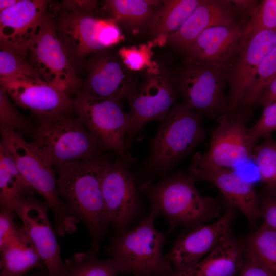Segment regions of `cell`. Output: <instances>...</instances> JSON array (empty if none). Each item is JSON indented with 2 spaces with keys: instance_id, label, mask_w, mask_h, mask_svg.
I'll use <instances>...</instances> for the list:
<instances>
[{
  "instance_id": "1",
  "label": "cell",
  "mask_w": 276,
  "mask_h": 276,
  "mask_svg": "<svg viewBox=\"0 0 276 276\" xmlns=\"http://www.w3.org/2000/svg\"><path fill=\"white\" fill-rule=\"evenodd\" d=\"M96 1H63L51 5L57 35L76 68L84 65L92 54L109 49L123 39L119 24L110 17L97 16Z\"/></svg>"
},
{
  "instance_id": "2",
  "label": "cell",
  "mask_w": 276,
  "mask_h": 276,
  "mask_svg": "<svg viewBox=\"0 0 276 276\" xmlns=\"http://www.w3.org/2000/svg\"><path fill=\"white\" fill-rule=\"evenodd\" d=\"M108 162L101 156L55 167L58 193L74 216L86 226L91 240L89 251L96 255L110 224L102 190V173Z\"/></svg>"
},
{
  "instance_id": "3",
  "label": "cell",
  "mask_w": 276,
  "mask_h": 276,
  "mask_svg": "<svg viewBox=\"0 0 276 276\" xmlns=\"http://www.w3.org/2000/svg\"><path fill=\"white\" fill-rule=\"evenodd\" d=\"M0 134V145L12 157L30 187L42 197L53 213L56 234L64 237L74 233L79 220L58 193L55 166L33 142H27L21 134L1 127Z\"/></svg>"
},
{
  "instance_id": "4",
  "label": "cell",
  "mask_w": 276,
  "mask_h": 276,
  "mask_svg": "<svg viewBox=\"0 0 276 276\" xmlns=\"http://www.w3.org/2000/svg\"><path fill=\"white\" fill-rule=\"evenodd\" d=\"M195 182L188 174L179 171L160 182L147 181L139 187L149 200L151 210L165 217L172 229L203 224L220 215L222 208L219 202L203 197Z\"/></svg>"
},
{
  "instance_id": "5",
  "label": "cell",
  "mask_w": 276,
  "mask_h": 276,
  "mask_svg": "<svg viewBox=\"0 0 276 276\" xmlns=\"http://www.w3.org/2000/svg\"><path fill=\"white\" fill-rule=\"evenodd\" d=\"M158 215L152 210L133 228L116 234L105 247L107 253L122 266L124 274L168 276L174 271L163 254L166 234L156 229Z\"/></svg>"
},
{
  "instance_id": "6",
  "label": "cell",
  "mask_w": 276,
  "mask_h": 276,
  "mask_svg": "<svg viewBox=\"0 0 276 276\" xmlns=\"http://www.w3.org/2000/svg\"><path fill=\"white\" fill-rule=\"evenodd\" d=\"M202 117L183 103L174 105L151 142V171L165 175L203 141Z\"/></svg>"
},
{
  "instance_id": "7",
  "label": "cell",
  "mask_w": 276,
  "mask_h": 276,
  "mask_svg": "<svg viewBox=\"0 0 276 276\" xmlns=\"http://www.w3.org/2000/svg\"><path fill=\"white\" fill-rule=\"evenodd\" d=\"M73 112H62L40 118L33 142L55 166L102 156L103 151Z\"/></svg>"
},
{
  "instance_id": "8",
  "label": "cell",
  "mask_w": 276,
  "mask_h": 276,
  "mask_svg": "<svg viewBox=\"0 0 276 276\" xmlns=\"http://www.w3.org/2000/svg\"><path fill=\"white\" fill-rule=\"evenodd\" d=\"M182 103L192 110L217 120L228 112L226 81L217 66L185 60L172 70Z\"/></svg>"
},
{
  "instance_id": "9",
  "label": "cell",
  "mask_w": 276,
  "mask_h": 276,
  "mask_svg": "<svg viewBox=\"0 0 276 276\" xmlns=\"http://www.w3.org/2000/svg\"><path fill=\"white\" fill-rule=\"evenodd\" d=\"M75 96L73 113L100 148L114 151L131 163L132 159L126 144L129 116L120 101L95 97L81 90Z\"/></svg>"
},
{
  "instance_id": "10",
  "label": "cell",
  "mask_w": 276,
  "mask_h": 276,
  "mask_svg": "<svg viewBox=\"0 0 276 276\" xmlns=\"http://www.w3.org/2000/svg\"><path fill=\"white\" fill-rule=\"evenodd\" d=\"M172 70L157 66L144 72L141 83L129 102V125L126 137L129 149L134 136L152 121H163L178 96Z\"/></svg>"
},
{
  "instance_id": "11",
  "label": "cell",
  "mask_w": 276,
  "mask_h": 276,
  "mask_svg": "<svg viewBox=\"0 0 276 276\" xmlns=\"http://www.w3.org/2000/svg\"><path fill=\"white\" fill-rule=\"evenodd\" d=\"M25 57L49 84L68 95H75L80 89L82 81L58 39L49 9L29 44Z\"/></svg>"
},
{
  "instance_id": "12",
  "label": "cell",
  "mask_w": 276,
  "mask_h": 276,
  "mask_svg": "<svg viewBox=\"0 0 276 276\" xmlns=\"http://www.w3.org/2000/svg\"><path fill=\"white\" fill-rule=\"evenodd\" d=\"M128 161L120 157L109 162L102 176V190L110 224L116 234L123 233L141 214L143 206L139 187Z\"/></svg>"
},
{
  "instance_id": "13",
  "label": "cell",
  "mask_w": 276,
  "mask_h": 276,
  "mask_svg": "<svg viewBox=\"0 0 276 276\" xmlns=\"http://www.w3.org/2000/svg\"><path fill=\"white\" fill-rule=\"evenodd\" d=\"M83 66L85 78L79 90L95 97L131 101L138 87L135 73L109 49L90 55Z\"/></svg>"
},
{
  "instance_id": "14",
  "label": "cell",
  "mask_w": 276,
  "mask_h": 276,
  "mask_svg": "<svg viewBox=\"0 0 276 276\" xmlns=\"http://www.w3.org/2000/svg\"><path fill=\"white\" fill-rule=\"evenodd\" d=\"M211 134L210 147L204 153L197 152L190 165L232 169L252 159L256 145L251 140L244 118L224 115Z\"/></svg>"
},
{
  "instance_id": "15",
  "label": "cell",
  "mask_w": 276,
  "mask_h": 276,
  "mask_svg": "<svg viewBox=\"0 0 276 276\" xmlns=\"http://www.w3.org/2000/svg\"><path fill=\"white\" fill-rule=\"evenodd\" d=\"M225 211L216 221L201 224L185 229L177 237L166 259L175 272L188 269L216 247L232 231L236 209L225 202Z\"/></svg>"
},
{
  "instance_id": "16",
  "label": "cell",
  "mask_w": 276,
  "mask_h": 276,
  "mask_svg": "<svg viewBox=\"0 0 276 276\" xmlns=\"http://www.w3.org/2000/svg\"><path fill=\"white\" fill-rule=\"evenodd\" d=\"M13 210L40 255L50 276H65V263L43 201L30 196L15 203Z\"/></svg>"
},
{
  "instance_id": "17",
  "label": "cell",
  "mask_w": 276,
  "mask_h": 276,
  "mask_svg": "<svg viewBox=\"0 0 276 276\" xmlns=\"http://www.w3.org/2000/svg\"><path fill=\"white\" fill-rule=\"evenodd\" d=\"M275 47L276 29L260 31L247 38L233 63L223 71L229 85L226 115L236 116L259 65Z\"/></svg>"
},
{
  "instance_id": "18",
  "label": "cell",
  "mask_w": 276,
  "mask_h": 276,
  "mask_svg": "<svg viewBox=\"0 0 276 276\" xmlns=\"http://www.w3.org/2000/svg\"><path fill=\"white\" fill-rule=\"evenodd\" d=\"M248 20L242 19L230 25L206 29L185 54V60L211 64L224 71L233 63L248 38Z\"/></svg>"
},
{
  "instance_id": "19",
  "label": "cell",
  "mask_w": 276,
  "mask_h": 276,
  "mask_svg": "<svg viewBox=\"0 0 276 276\" xmlns=\"http://www.w3.org/2000/svg\"><path fill=\"white\" fill-rule=\"evenodd\" d=\"M187 174L195 181H206L214 185L225 202L240 211L252 226L261 218L258 196L254 186L232 169L190 165Z\"/></svg>"
},
{
  "instance_id": "20",
  "label": "cell",
  "mask_w": 276,
  "mask_h": 276,
  "mask_svg": "<svg viewBox=\"0 0 276 276\" xmlns=\"http://www.w3.org/2000/svg\"><path fill=\"white\" fill-rule=\"evenodd\" d=\"M50 4L45 0H20L1 12L0 43L25 57Z\"/></svg>"
},
{
  "instance_id": "21",
  "label": "cell",
  "mask_w": 276,
  "mask_h": 276,
  "mask_svg": "<svg viewBox=\"0 0 276 276\" xmlns=\"http://www.w3.org/2000/svg\"><path fill=\"white\" fill-rule=\"evenodd\" d=\"M0 83L16 105L32 111L39 119L62 112L73 113L74 98L46 82L0 79Z\"/></svg>"
},
{
  "instance_id": "22",
  "label": "cell",
  "mask_w": 276,
  "mask_h": 276,
  "mask_svg": "<svg viewBox=\"0 0 276 276\" xmlns=\"http://www.w3.org/2000/svg\"><path fill=\"white\" fill-rule=\"evenodd\" d=\"M242 19L247 18L240 15L232 0H202L181 26L168 36L167 43L185 55L206 29L230 25Z\"/></svg>"
},
{
  "instance_id": "23",
  "label": "cell",
  "mask_w": 276,
  "mask_h": 276,
  "mask_svg": "<svg viewBox=\"0 0 276 276\" xmlns=\"http://www.w3.org/2000/svg\"><path fill=\"white\" fill-rule=\"evenodd\" d=\"M244 250L231 231L206 257L193 266L168 276H238L242 266Z\"/></svg>"
},
{
  "instance_id": "24",
  "label": "cell",
  "mask_w": 276,
  "mask_h": 276,
  "mask_svg": "<svg viewBox=\"0 0 276 276\" xmlns=\"http://www.w3.org/2000/svg\"><path fill=\"white\" fill-rule=\"evenodd\" d=\"M0 276H24L32 270L45 267L22 225L15 236L0 249Z\"/></svg>"
},
{
  "instance_id": "25",
  "label": "cell",
  "mask_w": 276,
  "mask_h": 276,
  "mask_svg": "<svg viewBox=\"0 0 276 276\" xmlns=\"http://www.w3.org/2000/svg\"><path fill=\"white\" fill-rule=\"evenodd\" d=\"M162 4L159 0H107L102 8L109 17L137 33L148 30Z\"/></svg>"
},
{
  "instance_id": "26",
  "label": "cell",
  "mask_w": 276,
  "mask_h": 276,
  "mask_svg": "<svg viewBox=\"0 0 276 276\" xmlns=\"http://www.w3.org/2000/svg\"><path fill=\"white\" fill-rule=\"evenodd\" d=\"M202 0H162V6L148 31L155 45H163Z\"/></svg>"
},
{
  "instance_id": "27",
  "label": "cell",
  "mask_w": 276,
  "mask_h": 276,
  "mask_svg": "<svg viewBox=\"0 0 276 276\" xmlns=\"http://www.w3.org/2000/svg\"><path fill=\"white\" fill-rule=\"evenodd\" d=\"M34 191L19 171L12 157L0 145V204L13 209L16 202L33 196Z\"/></svg>"
},
{
  "instance_id": "28",
  "label": "cell",
  "mask_w": 276,
  "mask_h": 276,
  "mask_svg": "<svg viewBox=\"0 0 276 276\" xmlns=\"http://www.w3.org/2000/svg\"><path fill=\"white\" fill-rule=\"evenodd\" d=\"M239 240L245 254L254 258L276 276V230L263 223Z\"/></svg>"
},
{
  "instance_id": "29",
  "label": "cell",
  "mask_w": 276,
  "mask_h": 276,
  "mask_svg": "<svg viewBox=\"0 0 276 276\" xmlns=\"http://www.w3.org/2000/svg\"><path fill=\"white\" fill-rule=\"evenodd\" d=\"M65 276H117L124 270L113 258L100 259L89 250L76 252L65 260Z\"/></svg>"
},
{
  "instance_id": "30",
  "label": "cell",
  "mask_w": 276,
  "mask_h": 276,
  "mask_svg": "<svg viewBox=\"0 0 276 276\" xmlns=\"http://www.w3.org/2000/svg\"><path fill=\"white\" fill-rule=\"evenodd\" d=\"M276 78V47L259 65L252 85L244 96L236 115L247 120L260 97Z\"/></svg>"
},
{
  "instance_id": "31",
  "label": "cell",
  "mask_w": 276,
  "mask_h": 276,
  "mask_svg": "<svg viewBox=\"0 0 276 276\" xmlns=\"http://www.w3.org/2000/svg\"><path fill=\"white\" fill-rule=\"evenodd\" d=\"M0 79H17L35 82H45L24 56L1 43Z\"/></svg>"
},
{
  "instance_id": "32",
  "label": "cell",
  "mask_w": 276,
  "mask_h": 276,
  "mask_svg": "<svg viewBox=\"0 0 276 276\" xmlns=\"http://www.w3.org/2000/svg\"><path fill=\"white\" fill-rule=\"evenodd\" d=\"M252 159L261 181L266 186L276 187V141L270 136L254 148Z\"/></svg>"
},
{
  "instance_id": "33",
  "label": "cell",
  "mask_w": 276,
  "mask_h": 276,
  "mask_svg": "<svg viewBox=\"0 0 276 276\" xmlns=\"http://www.w3.org/2000/svg\"><path fill=\"white\" fill-rule=\"evenodd\" d=\"M154 46L151 41L147 44L122 47L117 54L125 66L130 71L145 72L157 66L158 63L152 60V48Z\"/></svg>"
},
{
  "instance_id": "34",
  "label": "cell",
  "mask_w": 276,
  "mask_h": 276,
  "mask_svg": "<svg viewBox=\"0 0 276 276\" xmlns=\"http://www.w3.org/2000/svg\"><path fill=\"white\" fill-rule=\"evenodd\" d=\"M0 127L10 129L22 135L32 134L31 124L15 108L5 89L0 86Z\"/></svg>"
},
{
  "instance_id": "35",
  "label": "cell",
  "mask_w": 276,
  "mask_h": 276,
  "mask_svg": "<svg viewBox=\"0 0 276 276\" xmlns=\"http://www.w3.org/2000/svg\"><path fill=\"white\" fill-rule=\"evenodd\" d=\"M276 29V0H262L249 19L246 34L249 37L262 31Z\"/></svg>"
},
{
  "instance_id": "36",
  "label": "cell",
  "mask_w": 276,
  "mask_h": 276,
  "mask_svg": "<svg viewBox=\"0 0 276 276\" xmlns=\"http://www.w3.org/2000/svg\"><path fill=\"white\" fill-rule=\"evenodd\" d=\"M263 108L260 118L248 129L249 135L255 144L259 140L270 136L276 131V101Z\"/></svg>"
},
{
  "instance_id": "37",
  "label": "cell",
  "mask_w": 276,
  "mask_h": 276,
  "mask_svg": "<svg viewBox=\"0 0 276 276\" xmlns=\"http://www.w3.org/2000/svg\"><path fill=\"white\" fill-rule=\"evenodd\" d=\"M258 201L263 224L276 230V187L266 186L258 196Z\"/></svg>"
},
{
  "instance_id": "38",
  "label": "cell",
  "mask_w": 276,
  "mask_h": 276,
  "mask_svg": "<svg viewBox=\"0 0 276 276\" xmlns=\"http://www.w3.org/2000/svg\"><path fill=\"white\" fill-rule=\"evenodd\" d=\"M13 209L1 208L0 211V249L8 245L14 238L18 226L14 222Z\"/></svg>"
},
{
  "instance_id": "39",
  "label": "cell",
  "mask_w": 276,
  "mask_h": 276,
  "mask_svg": "<svg viewBox=\"0 0 276 276\" xmlns=\"http://www.w3.org/2000/svg\"><path fill=\"white\" fill-rule=\"evenodd\" d=\"M238 276H274L252 257L244 254L242 266Z\"/></svg>"
},
{
  "instance_id": "40",
  "label": "cell",
  "mask_w": 276,
  "mask_h": 276,
  "mask_svg": "<svg viewBox=\"0 0 276 276\" xmlns=\"http://www.w3.org/2000/svg\"><path fill=\"white\" fill-rule=\"evenodd\" d=\"M232 2L243 17L249 19L255 12L259 1L256 0H232Z\"/></svg>"
},
{
  "instance_id": "41",
  "label": "cell",
  "mask_w": 276,
  "mask_h": 276,
  "mask_svg": "<svg viewBox=\"0 0 276 276\" xmlns=\"http://www.w3.org/2000/svg\"><path fill=\"white\" fill-rule=\"evenodd\" d=\"M276 101V78L263 91L257 102V105L263 107Z\"/></svg>"
},
{
  "instance_id": "42",
  "label": "cell",
  "mask_w": 276,
  "mask_h": 276,
  "mask_svg": "<svg viewBox=\"0 0 276 276\" xmlns=\"http://www.w3.org/2000/svg\"><path fill=\"white\" fill-rule=\"evenodd\" d=\"M20 0H1L0 1V12L9 9L16 4Z\"/></svg>"
},
{
  "instance_id": "43",
  "label": "cell",
  "mask_w": 276,
  "mask_h": 276,
  "mask_svg": "<svg viewBox=\"0 0 276 276\" xmlns=\"http://www.w3.org/2000/svg\"><path fill=\"white\" fill-rule=\"evenodd\" d=\"M24 276H50L45 267L35 270L34 272L30 273Z\"/></svg>"
}]
</instances>
